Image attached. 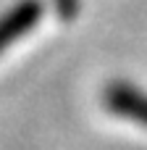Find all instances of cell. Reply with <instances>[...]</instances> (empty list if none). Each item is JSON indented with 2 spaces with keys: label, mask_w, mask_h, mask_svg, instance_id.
Masks as SVG:
<instances>
[{
  "label": "cell",
  "mask_w": 147,
  "mask_h": 150,
  "mask_svg": "<svg viewBox=\"0 0 147 150\" xmlns=\"http://www.w3.org/2000/svg\"><path fill=\"white\" fill-rule=\"evenodd\" d=\"M108 103H110V111L126 116V119H134L139 124H147V98L129 90V87H116L110 90L108 95Z\"/></svg>",
  "instance_id": "6da1fadb"
},
{
  "label": "cell",
  "mask_w": 147,
  "mask_h": 150,
  "mask_svg": "<svg viewBox=\"0 0 147 150\" xmlns=\"http://www.w3.org/2000/svg\"><path fill=\"white\" fill-rule=\"evenodd\" d=\"M34 18V8H21V11H16L5 24H0V47L11 40V37H16V34H21L26 26H29V21Z\"/></svg>",
  "instance_id": "7a4b0ae2"
}]
</instances>
